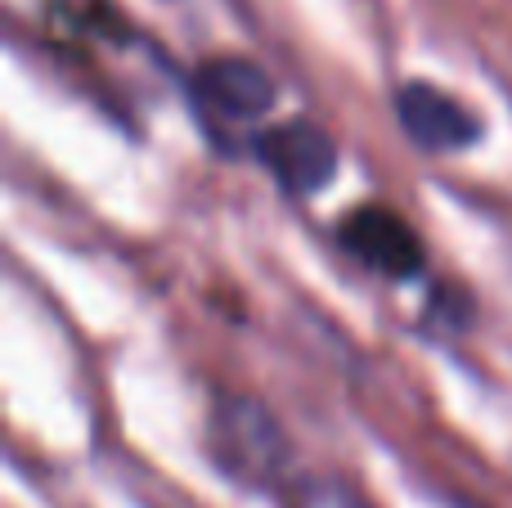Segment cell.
Returning <instances> with one entry per match:
<instances>
[{
  "instance_id": "obj_2",
  "label": "cell",
  "mask_w": 512,
  "mask_h": 508,
  "mask_svg": "<svg viewBox=\"0 0 512 508\" xmlns=\"http://www.w3.org/2000/svg\"><path fill=\"white\" fill-rule=\"evenodd\" d=\"M337 243L346 248V257H355L364 270L382 279H414L427 261L418 230L382 203L351 207L337 225Z\"/></svg>"
},
{
  "instance_id": "obj_3",
  "label": "cell",
  "mask_w": 512,
  "mask_h": 508,
  "mask_svg": "<svg viewBox=\"0 0 512 508\" xmlns=\"http://www.w3.org/2000/svg\"><path fill=\"white\" fill-rule=\"evenodd\" d=\"M252 153L261 158V167L279 180L288 194L310 198L333 180L337 171V144L324 126H315L310 117H292L270 131H261L252 140Z\"/></svg>"
},
{
  "instance_id": "obj_1",
  "label": "cell",
  "mask_w": 512,
  "mask_h": 508,
  "mask_svg": "<svg viewBox=\"0 0 512 508\" xmlns=\"http://www.w3.org/2000/svg\"><path fill=\"white\" fill-rule=\"evenodd\" d=\"M207 450L230 482L283 491L292 482V441L256 396H221L207 423Z\"/></svg>"
},
{
  "instance_id": "obj_5",
  "label": "cell",
  "mask_w": 512,
  "mask_h": 508,
  "mask_svg": "<svg viewBox=\"0 0 512 508\" xmlns=\"http://www.w3.org/2000/svg\"><path fill=\"white\" fill-rule=\"evenodd\" d=\"M396 122L423 153H459L481 140V122L468 104L427 81H405L396 90Z\"/></svg>"
},
{
  "instance_id": "obj_6",
  "label": "cell",
  "mask_w": 512,
  "mask_h": 508,
  "mask_svg": "<svg viewBox=\"0 0 512 508\" xmlns=\"http://www.w3.org/2000/svg\"><path fill=\"white\" fill-rule=\"evenodd\" d=\"M279 495H283V508H373L337 473H292V482Z\"/></svg>"
},
{
  "instance_id": "obj_4",
  "label": "cell",
  "mask_w": 512,
  "mask_h": 508,
  "mask_svg": "<svg viewBox=\"0 0 512 508\" xmlns=\"http://www.w3.org/2000/svg\"><path fill=\"white\" fill-rule=\"evenodd\" d=\"M189 90H194L198 108L207 117L230 126L261 122L274 108V99H279L270 72L248 54H212V59H203L194 68V77H189Z\"/></svg>"
}]
</instances>
